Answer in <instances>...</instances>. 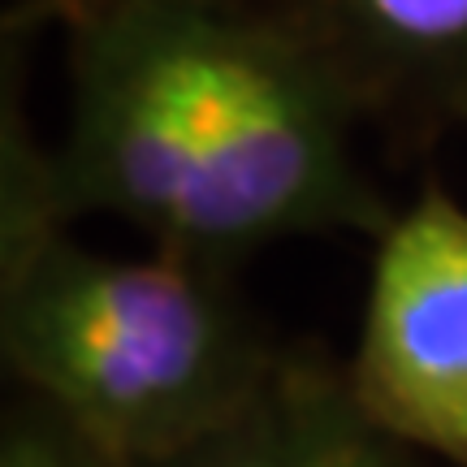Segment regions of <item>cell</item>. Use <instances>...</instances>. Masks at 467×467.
<instances>
[{
    "instance_id": "obj_7",
    "label": "cell",
    "mask_w": 467,
    "mask_h": 467,
    "mask_svg": "<svg viewBox=\"0 0 467 467\" xmlns=\"http://www.w3.org/2000/svg\"><path fill=\"white\" fill-rule=\"evenodd\" d=\"M52 14H61V22L74 14H83V9H96V5H113V0H48ZM238 5H260L265 9V0H238Z\"/></svg>"
},
{
    "instance_id": "obj_4",
    "label": "cell",
    "mask_w": 467,
    "mask_h": 467,
    "mask_svg": "<svg viewBox=\"0 0 467 467\" xmlns=\"http://www.w3.org/2000/svg\"><path fill=\"white\" fill-rule=\"evenodd\" d=\"M359 117L394 134L467 126V0H265Z\"/></svg>"
},
{
    "instance_id": "obj_3",
    "label": "cell",
    "mask_w": 467,
    "mask_h": 467,
    "mask_svg": "<svg viewBox=\"0 0 467 467\" xmlns=\"http://www.w3.org/2000/svg\"><path fill=\"white\" fill-rule=\"evenodd\" d=\"M350 385L407 446L467 467V208L446 186L377 238Z\"/></svg>"
},
{
    "instance_id": "obj_1",
    "label": "cell",
    "mask_w": 467,
    "mask_h": 467,
    "mask_svg": "<svg viewBox=\"0 0 467 467\" xmlns=\"http://www.w3.org/2000/svg\"><path fill=\"white\" fill-rule=\"evenodd\" d=\"M69 121L52 217H117L151 247L230 268L303 234L399 217L364 173V121L277 14L238 0H113L66 17Z\"/></svg>"
},
{
    "instance_id": "obj_6",
    "label": "cell",
    "mask_w": 467,
    "mask_h": 467,
    "mask_svg": "<svg viewBox=\"0 0 467 467\" xmlns=\"http://www.w3.org/2000/svg\"><path fill=\"white\" fill-rule=\"evenodd\" d=\"M0 467H113L100 451H91L66 420L39 402V420H22L5 429Z\"/></svg>"
},
{
    "instance_id": "obj_2",
    "label": "cell",
    "mask_w": 467,
    "mask_h": 467,
    "mask_svg": "<svg viewBox=\"0 0 467 467\" xmlns=\"http://www.w3.org/2000/svg\"><path fill=\"white\" fill-rule=\"evenodd\" d=\"M5 364L113 467H151L230 420L277 355L225 268L151 247L100 255L61 230L5 251Z\"/></svg>"
},
{
    "instance_id": "obj_5",
    "label": "cell",
    "mask_w": 467,
    "mask_h": 467,
    "mask_svg": "<svg viewBox=\"0 0 467 467\" xmlns=\"http://www.w3.org/2000/svg\"><path fill=\"white\" fill-rule=\"evenodd\" d=\"M151 467H416V459L364 407L350 372L282 350L230 420Z\"/></svg>"
}]
</instances>
